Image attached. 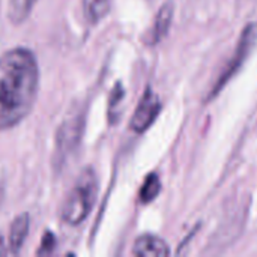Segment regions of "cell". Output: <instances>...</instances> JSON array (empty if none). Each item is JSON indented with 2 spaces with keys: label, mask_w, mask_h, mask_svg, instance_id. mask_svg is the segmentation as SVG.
<instances>
[{
  "label": "cell",
  "mask_w": 257,
  "mask_h": 257,
  "mask_svg": "<svg viewBox=\"0 0 257 257\" xmlns=\"http://www.w3.org/2000/svg\"><path fill=\"white\" fill-rule=\"evenodd\" d=\"M30 229V217L29 214H20L18 217L14 218L11 229H9V236H8V248L9 254H18L27 239Z\"/></svg>",
  "instance_id": "cell-7"
},
{
  "label": "cell",
  "mask_w": 257,
  "mask_h": 257,
  "mask_svg": "<svg viewBox=\"0 0 257 257\" xmlns=\"http://www.w3.org/2000/svg\"><path fill=\"white\" fill-rule=\"evenodd\" d=\"M111 2L113 0H84L83 2V9H84L86 18L92 24L99 23L107 15V12L110 11Z\"/></svg>",
  "instance_id": "cell-10"
},
{
  "label": "cell",
  "mask_w": 257,
  "mask_h": 257,
  "mask_svg": "<svg viewBox=\"0 0 257 257\" xmlns=\"http://www.w3.org/2000/svg\"><path fill=\"white\" fill-rule=\"evenodd\" d=\"M160 111H161L160 98L151 87H148L143 96L140 98L139 105L130 120V128L137 134L145 133L155 122Z\"/></svg>",
  "instance_id": "cell-4"
},
{
  "label": "cell",
  "mask_w": 257,
  "mask_h": 257,
  "mask_svg": "<svg viewBox=\"0 0 257 257\" xmlns=\"http://www.w3.org/2000/svg\"><path fill=\"white\" fill-rule=\"evenodd\" d=\"M9 254V248H8V244L5 242V239L0 236V256H6Z\"/></svg>",
  "instance_id": "cell-13"
},
{
  "label": "cell",
  "mask_w": 257,
  "mask_h": 257,
  "mask_svg": "<svg viewBox=\"0 0 257 257\" xmlns=\"http://www.w3.org/2000/svg\"><path fill=\"white\" fill-rule=\"evenodd\" d=\"M172 18H173V5L172 3H166L157 14L154 24L149 30V33L146 35V44L149 45H155L158 44L169 32V27L172 24Z\"/></svg>",
  "instance_id": "cell-8"
},
{
  "label": "cell",
  "mask_w": 257,
  "mask_h": 257,
  "mask_svg": "<svg viewBox=\"0 0 257 257\" xmlns=\"http://www.w3.org/2000/svg\"><path fill=\"white\" fill-rule=\"evenodd\" d=\"M56 248V236L53 235V232H45L41 241V247L38 250V254H51Z\"/></svg>",
  "instance_id": "cell-12"
},
{
  "label": "cell",
  "mask_w": 257,
  "mask_h": 257,
  "mask_svg": "<svg viewBox=\"0 0 257 257\" xmlns=\"http://www.w3.org/2000/svg\"><path fill=\"white\" fill-rule=\"evenodd\" d=\"M98 196V179L95 172L87 167L81 170L74 187L68 193L62 206V218L69 226L81 224L92 212Z\"/></svg>",
  "instance_id": "cell-2"
},
{
  "label": "cell",
  "mask_w": 257,
  "mask_h": 257,
  "mask_svg": "<svg viewBox=\"0 0 257 257\" xmlns=\"http://www.w3.org/2000/svg\"><path fill=\"white\" fill-rule=\"evenodd\" d=\"M133 254L139 257H164L170 254V250L161 238L154 235H143L134 242Z\"/></svg>",
  "instance_id": "cell-6"
},
{
  "label": "cell",
  "mask_w": 257,
  "mask_h": 257,
  "mask_svg": "<svg viewBox=\"0 0 257 257\" xmlns=\"http://www.w3.org/2000/svg\"><path fill=\"white\" fill-rule=\"evenodd\" d=\"M36 0H9L8 18L12 24H21L30 15Z\"/></svg>",
  "instance_id": "cell-9"
},
{
  "label": "cell",
  "mask_w": 257,
  "mask_h": 257,
  "mask_svg": "<svg viewBox=\"0 0 257 257\" xmlns=\"http://www.w3.org/2000/svg\"><path fill=\"white\" fill-rule=\"evenodd\" d=\"M81 134V119L72 116L69 120L63 122L59 126L57 131V139H56V152H57V160L63 163L66 155L71 154V151L75 149Z\"/></svg>",
  "instance_id": "cell-5"
},
{
  "label": "cell",
  "mask_w": 257,
  "mask_h": 257,
  "mask_svg": "<svg viewBox=\"0 0 257 257\" xmlns=\"http://www.w3.org/2000/svg\"><path fill=\"white\" fill-rule=\"evenodd\" d=\"M39 89V66L32 50L17 47L0 56V131L17 126L32 111Z\"/></svg>",
  "instance_id": "cell-1"
},
{
  "label": "cell",
  "mask_w": 257,
  "mask_h": 257,
  "mask_svg": "<svg viewBox=\"0 0 257 257\" xmlns=\"http://www.w3.org/2000/svg\"><path fill=\"white\" fill-rule=\"evenodd\" d=\"M161 191V181H160V176L157 173H151L143 185H142V190H140V200L142 203H151L152 200H155L158 197Z\"/></svg>",
  "instance_id": "cell-11"
},
{
  "label": "cell",
  "mask_w": 257,
  "mask_h": 257,
  "mask_svg": "<svg viewBox=\"0 0 257 257\" xmlns=\"http://www.w3.org/2000/svg\"><path fill=\"white\" fill-rule=\"evenodd\" d=\"M257 45V23H251L248 24L244 32H242V36L238 42V47H236V53L235 56L232 57V60L229 62L226 71L220 75L217 84L214 86V92H212V96H215L221 89L223 86L238 72V69L242 66V63L245 62V59L250 56V53L254 50V47Z\"/></svg>",
  "instance_id": "cell-3"
}]
</instances>
